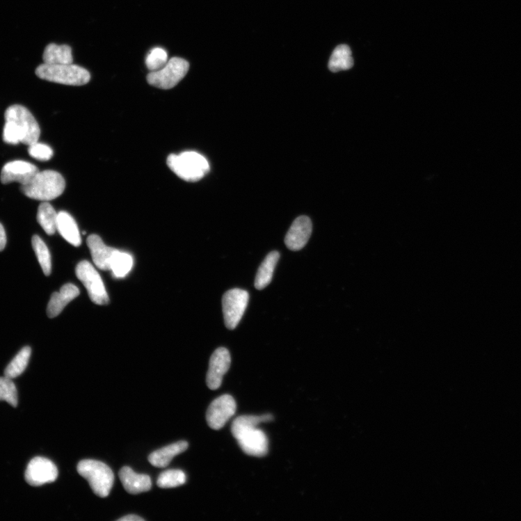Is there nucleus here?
Returning <instances> with one entry per match:
<instances>
[{
	"label": "nucleus",
	"mask_w": 521,
	"mask_h": 521,
	"mask_svg": "<svg viewBox=\"0 0 521 521\" xmlns=\"http://www.w3.org/2000/svg\"><path fill=\"white\" fill-rule=\"evenodd\" d=\"M273 420L272 415L243 416L233 422L231 432L243 451L251 456L263 457L268 452V439L257 426Z\"/></svg>",
	"instance_id": "f257e3e1"
},
{
	"label": "nucleus",
	"mask_w": 521,
	"mask_h": 521,
	"mask_svg": "<svg viewBox=\"0 0 521 521\" xmlns=\"http://www.w3.org/2000/svg\"><path fill=\"white\" fill-rule=\"evenodd\" d=\"M65 189V179L54 170L39 172L29 183L21 186V191L26 196L43 202L56 199L63 194Z\"/></svg>",
	"instance_id": "f03ea898"
},
{
	"label": "nucleus",
	"mask_w": 521,
	"mask_h": 521,
	"mask_svg": "<svg viewBox=\"0 0 521 521\" xmlns=\"http://www.w3.org/2000/svg\"><path fill=\"white\" fill-rule=\"evenodd\" d=\"M170 169L187 182H200L210 170L207 159L195 152L170 154L167 159Z\"/></svg>",
	"instance_id": "7ed1b4c3"
},
{
	"label": "nucleus",
	"mask_w": 521,
	"mask_h": 521,
	"mask_svg": "<svg viewBox=\"0 0 521 521\" xmlns=\"http://www.w3.org/2000/svg\"><path fill=\"white\" fill-rule=\"evenodd\" d=\"M77 471L97 496L106 497L110 495L115 476L109 465L99 460H83L79 463Z\"/></svg>",
	"instance_id": "20e7f679"
},
{
	"label": "nucleus",
	"mask_w": 521,
	"mask_h": 521,
	"mask_svg": "<svg viewBox=\"0 0 521 521\" xmlns=\"http://www.w3.org/2000/svg\"><path fill=\"white\" fill-rule=\"evenodd\" d=\"M35 74L43 80L69 86H83L91 79L89 72L74 64H42L35 70Z\"/></svg>",
	"instance_id": "39448f33"
},
{
	"label": "nucleus",
	"mask_w": 521,
	"mask_h": 521,
	"mask_svg": "<svg viewBox=\"0 0 521 521\" xmlns=\"http://www.w3.org/2000/svg\"><path fill=\"white\" fill-rule=\"evenodd\" d=\"M5 118L19 131L24 145L29 146L39 141L41 134L40 125L25 106L19 104L10 106L6 111Z\"/></svg>",
	"instance_id": "423d86ee"
},
{
	"label": "nucleus",
	"mask_w": 521,
	"mask_h": 521,
	"mask_svg": "<svg viewBox=\"0 0 521 521\" xmlns=\"http://www.w3.org/2000/svg\"><path fill=\"white\" fill-rule=\"evenodd\" d=\"M189 63L183 58H173L159 70L151 72L147 76L148 83L161 89H170L177 86L186 76Z\"/></svg>",
	"instance_id": "0eeeda50"
},
{
	"label": "nucleus",
	"mask_w": 521,
	"mask_h": 521,
	"mask_svg": "<svg viewBox=\"0 0 521 521\" xmlns=\"http://www.w3.org/2000/svg\"><path fill=\"white\" fill-rule=\"evenodd\" d=\"M76 273L93 302L97 305L109 303L110 298L104 282L91 263L87 261L80 262L77 266Z\"/></svg>",
	"instance_id": "6e6552de"
},
{
	"label": "nucleus",
	"mask_w": 521,
	"mask_h": 521,
	"mask_svg": "<svg viewBox=\"0 0 521 521\" xmlns=\"http://www.w3.org/2000/svg\"><path fill=\"white\" fill-rule=\"evenodd\" d=\"M248 293L235 289L227 291L223 297V310L225 326L234 330L239 324L248 303Z\"/></svg>",
	"instance_id": "1a4fd4ad"
},
{
	"label": "nucleus",
	"mask_w": 521,
	"mask_h": 521,
	"mask_svg": "<svg viewBox=\"0 0 521 521\" xmlns=\"http://www.w3.org/2000/svg\"><path fill=\"white\" fill-rule=\"evenodd\" d=\"M58 477V470L55 463L42 457L32 459L25 473L26 482L33 487H40L52 483L56 481Z\"/></svg>",
	"instance_id": "9d476101"
},
{
	"label": "nucleus",
	"mask_w": 521,
	"mask_h": 521,
	"mask_svg": "<svg viewBox=\"0 0 521 521\" xmlns=\"http://www.w3.org/2000/svg\"><path fill=\"white\" fill-rule=\"evenodd\" d=\"M237 403L229 394L215 399L209 406L207 412L208 425L214 430H220L235 415Z\"/></svg>",
	"instance_id": "9b49d317"
},
{
	"label": "nucleus",
	"mask_w": 521,
	"mask_h": 521,
	"mask_svg": "<svg viewBox=\"0 0 521 521\" xmlns=\"http://www.w3.org/2000/svg\"><path fill=\"white\" fill-rule=\"evenodd\" d=\"M231 364L230 352L225 348H219L211 356L207 385L212 390L218 389L223 383V376Z\"/></svg>",
	"instance_id": "f8f14e48"
},
{
	"label": "nucleus",
	"mask_w": 521,
	"mask_h": 521,
	"mask_svg": "<svg viewBox=\"0 0 521 521\" xmlns=\"http://www.w3.org/2000/svg\"><path fill=\"white\" fill-rule=\"evenodd\" d=\"M40 172L37 166L22 160L10 161L1 171V182L3 184L19 183L22 186L29 183Z\"/></svg>",
	"instance_id": "ddd939ff"
},
{
	"label": "nucleus",
	"mask_w": 521,
	"mask_h": 521,
	"mask_svg": "<svg viewBox=\"0 0 521 521\" xmlns=\"http://www.w3.org/2000/svg\"><path fill=\"white\" fill-rule=\"evenodd\" d=\"M312 232V223L310 218L300 216L292 224L287 232L284 243L291 250H301L309 241Z\"/></svg>",
	"instance_id": "4468645a"
},
{
	"label": "nucleus",
	"mask_w": 521,
	"mask_h": 521,
	"mask_svg": "<svg viewBox=\"0 0 521 521\" xmlns=\"http://www.w3.org/2000/svg\"><path fill=\"white\" fill-rule=\"evenodd\" d=\"M119 477L127 492L138 495L152 489L151 478L147 474L136 473L130 467L125 466L119 472Z\"/></svg>",
	"instance_id": "2eb2a0df"
},
{
	"label": "nucleus",
	"mask_w": 521,
	"mask_h": 521,
	"mask_svg": "<svg viewBox=\"0 0 521 521\" xmlns=\"http://www.w3.org/2000/svg\"><path fill=\"white\" fill-rule=\"evenodd\" d=\"M87 244L95 265L102 271H111V260L117 249L106 246L97 235L89 236Z\"/></svg>",
	"instance_id": "dca6fc26"
},
{
	"label": "nucleus",
	"mask_w": 521,
	"mask_h": 521,
	"mask_svg": "<svg viewBox=\"0 0 521 521\" xmlns=\"http://www.w3.org/2000/svg\"><path fill=\"white\" fill-rule=\"evenodd\" d=\"M80 294L78 287L73 284L63 285L60 292L54 293L47 305V315L49 318L58 316L66 305Z\"/></svg>",
	"instance_id": "f3484780"
},
{
	"label": "nucleus",
	"mask_w": 521,
	"mask_h": 521,
	"mask_svg": "<svg viewBox=\"0 0 521 521\" xmlns=\"http://www.w3.org/2000/svg\"><path fill=\"white\" fill-rule=\"evenodd\" d=\"M188 448L187 442L179 441L153 452L150 455L148 460L153 466L157 468H166L176 456L183 454Z\"/></svg>",
	"instance_id": "a211bd4d"
},
{
	"label": "nucleus",
	"mask_w": 521,
	"mask_h": 521,
	"mask_svg": "<svg viewBox=\"0 0 521 521\" xmlns=\"http://www.w3.org/2000/svg\"><path fill=\"white\" fill-rule=\"evenodd\" d=\"M57 230L69 243L74 246L81 244L80 231L75 220L67 212L62 211L58 213Z\"/></svg>",
	"instance_id": "6ab92c4d"
},
{
	"label": "nucleus",
	"mask_w": 521,
	"mask_h": 521,
	"mask_svg": "<svg viewBox=\"0 0 521 521\" xmlns=\"http://www.w3.org/2000/svg\"><path fill=\"white\" fill-rule=\"evenodd\" d=\"M43 61L48 65L73 64L74 58L72 56V49L68 45H58L50 44L44 51Z\"/></svg>",
	"instance_id": "aec40b11"
},
{
	"label": "nucleus",
	"mask_w": 521,
	"mask_h": 521,
	"mask_svg": "<svg viewBox=\"0 0 521 521\" xmlns=\"http://www.w3.org/2000/svg\"><path fill=\"white\" fill-rule=\"evenodd\" d=\"M279 259L280 254L278 251H273L266 257L259 266L256 276L255 287L257 290H263L271 284Z\"/></svg>",
	"instance_id": "412c9836"
},
{
	"label": "nucleus",
	"mask_w": 521,
	"mask_h": 521,
	"mask_svg": "<svg viewBox=\"0 0 521 521\" xmlns=\"http://www.w3.org/2000/svg\"><path fill=\"white\" fill-rule=\"evenodd\" d=\"M353 58L350 47L343 45L337 47L332 52L329 62V69L337 73L341 70L351 69L353 66Z\"/></svg>",
	"instance_id": "4be33fe9"
},
{
	"label": "nucleus",
	"mask_w": 521,
	"mask_h": 521,
	"mask_svg": "<svg viewBox=\"0 0 521 521\" xmlns=\"http://www.w3.org/2000/svg\"><path fill=\"white\" fill-rule=\"evenodd\" d=\"M58 215L55 209L47 202H45L39 207L38 221L49 236L55 234L57 230Z\"/></svg>",
	"instance_id": "5701e85b"
},
{
	"label": "nucleus",
	"mask_w": 521,
	"mask_h": 521,
	"mask_svg": "<svg viewBox=\"0 0 521 521\" xmlns=\"http://www.w3.org/2000/svg\"><path fill=\"white\" fill-rule=\"evenodd\" d=\"M31 354L30 347L26 346L22 348L6 369L5 376L12 380L22 374L29 364Z\"/></svg>",
	"instance_id": "b1692460"
},
{
	"label": "nucleus",
	"mask_w": 521,
	"mask_h": 521,
	"mask_svg": "<svg viewBox=\"0 0 521 521\" xmlns=\"http://www.w3.org/2000/svg\"><path fill=\"white\" fill-rule=\"evenodd\" d=\"M133 265L134 259L131 255L117 250L111 260V271L115 278H123L131 271Z\"/></svg>",
	"instance_id": "393cba45"
},
{
	"label": "nucleus",
	"mask_w": 521,
	"mask_h": 521,
	"mask_svg": "<svg viewBox=\"0 0 521 521\" xmlns=\"http://www.w3.org/2000/svg\"><path fill=\"white\" fill-rule=\"evenodd\" d=\"M31 242L45 275L49 276L51 272V259L48 247L38 236H33Z\"/></svg>",
	"instance_id": "a878e982"
},
{
	"label": "nucleus",
	"mask_w": 521,
	"mask_h": 521,
	"mask_svg": "<svg viewBox=\"0 0 521 521\" xmlns=\"http://www.w3.org/2000/svg\"><path fill=\"white\" fill-rule=\"evenodd\" d=\"M186 481V475L182 470H168L161 473L157 479L159 488H175L184 485Z\"/></svg>",
	"instance_id": "bb28decb"
},
{
	"label": "nucleus",
	"mask_w": 521,
	"mask_h": 521,
	"mask_svg": "<svg viewBox=\"0 0 521 521\" xmlns=\"http://www.w3.org/2000/svg\"><path fill=\"white\" fill-rule=\"evenodd\" d=\"M0 401H6L16 407L19 403L15 385L8 377H0Z\"/></svg>",
	"instance_id": "cd10ccee"
},
{
	"label": "nucleus",
	"mask_w": 521,
	"mask_h": 521,
	"mask_svg": "<svg viewBox=\"0 0 521 521\" xmlns=\"http://www.w3.org/2000/svg\"><path fill=\"white\" fill-rule=\"evenodd\" d=\"M168 62V52L166 49L161 47L152 49L146 58V65L151 72L163 68Z\"/></svg>",
	"instance_id": "c85d7f7f"
},
{
	"label": "nucleus",
	"mask_w": 521,
	"mask_h": 521,
	"mask_svg": "<svg viewBox=\"0 0 521 521\" xmlns=\"http://www.w3.org/2000/svg\"><path fill=\"white\" fill-rule=\"evenodd\" d=\"M29 154L30 156L39 161H46L53 156V150L45 143L35 142L29 146Z\"/></svg>",
	"instance_id": "c756f323"
},
{
	"label": "nucleus",
	"mask_w": 521,
	"mask_h": 521,
	"mask_svg": "<svg viewBox=\"0 0 521 521\" xmlns=\"http://www.w3.org/2000/svg\"><path fill=\"white\" fill-rule=\"evenodd\" d=\"M3 140L8 145H19L22 143V137L15 125L10 122L6 121L3 129Z\"/></svg>",
	"instance_id": "7c9ffc66"
},
{
	"label": "nucleus",
	"mask_w": 521,
	"mask_h": 521,
	"mask_svg": "<svg viewBox=\"0 0 521 521\" xmlns=\"http://www.w3.org/2000/svg\"><path fill=\"white\" fill-rule=\"evenodd\" d=\"M7 243V237L4 227L0 223V251H3Z\"/></svg>",
	"instance_id": "2f4dec72"
},
{
	"label": "nucleus",
	"mask_w": 521,
	"mask_h": 521,
	"mask_svg": "<svg viewBox=\"0 0 521 521\" xmlns=\"http://www.w3.org/2000/svg\"><path fill=\"white\" fill-rule=\"evenodd\" d=\"M118 520L119 521H145V519L136 515H125L122 518H120Z\"/></svg>",
	"instance_id": "473e14b6"
}]
</instances>
